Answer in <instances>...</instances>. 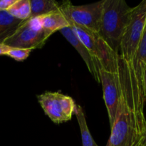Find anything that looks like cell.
<instances>
[{
    "instance_id": "obj_16",
    "label": "cell",
    "mask_w": 146,
    "mask_h": 146,
    "mask_svg": "<svg viewBox=\"0 0 146 146\" xmlns=\"http://www.w3.org/2000/svg\"><path fill=\"white\" fill-rule=\"evenodd\" d=\"M17 0H0V10L7 11L15 3Z\"/></svg>"
},
{
    "instance_id": "obj_15",
    "label": "cell",
    "mask_w": 146,
    "mask_h": 146,
    "mask_svg": "<svg viewBox=\"0 0 146 146\" xmlns=\"http://www.w3.org/2000/svg\"><path fill=\"white\" fill-rule=\"evenodd\" d=\"M34 49H31V48H11L7 56L14 58L17 61H23L29 56V54Z\"/></svg>"
},
{
    "instance_id": "obj_3",
    "label": "cell",
    "mask_w": 146,
    "mask_h": 146,
    "mask_svg": "<svg viewBox=\"0 0 146 146\" xmlns=\"http://www.w3.org/2000/svg\"><path fill=\"white\" fill-rule=\"evenodd\" d=\"M69 23L93 58L97 61L99 68L111 73H118V54L111 48L99 33L74 23Z\"/></svg>"
},
{
    "instance_id": "obj_9",
    "label": "cell",
    "mask_w": 146,
    "mask_h": 146,
    "mask_svg": "<svg viewBox=\"0 0 146 146\" xmlns=\"http://www.w3.org/2000/svg\"><path fill=\"white\" fill-rule=\"evenodd\" d=\"M62 35L65 37L66 39L71 44L73 47L77 51V52L80 54L81 58H83L85 62L88 71L91 73L96 81L98 83H101L99 75V66L97 61L94 59L89 53L88 50L84 45V43L81 41L75 31H74L71 26L66 27L60 31Z\"/></svg>"
},
{
    "instance_id": "obj_1",
    "label": "cell",
    "mask_w": 146,
    "mask_h": 146,
    "mask_svg": "<svg viewBox=\"0 0 146 146\" xmlns=\"http://www.w3.org/2000/svg\"><path fill=\"white\" fill-rule=\"evenodd\" d=\"M118 74L121 101L106 146H141L146 124L143 88L137 82L132 61L128 62L119 55Z\"/></svg>"
},
{
    "instance_id": "obj_8",
    "label": "cell",
    "mask_w": 146,
    "mask_h": 146,
    "mask_svg": "<svg viewBox=\"0 0 146 146\" xmlns=\"http://www.w3.org/2000/svg\"><path fill=\"white\" fill-rule=\"evenodd\" d=\"M99 75L104 91V99L111 128L115 121L121 101L119 74L118 72L111 73L99 68Z\"/></svg>"
},
{
    "instance_id": "obj_2",
    "label": "cell",
    "mask_w": 146,
    "mask_h": 146,
    "mask_svg": "<svg viewBox=\"0 0 146 146\" xmlns=\"http://www.w3.org/2000/svg\"><path fill=\"white\" fill-rule=\"evenodd\" d=\"M133 8L124 0H104L99 34L118 54L121 39L129 23Z\"/></svg>"
},
{
    "instance_id": "obj_18",
    "label": "cell",
    "mask_w": 146,
    "mask_h": 146,
    "mask_svg": "<svg viewBox=\"0 0 146 146\" xmlns=\"http://www.w3.org/2000/svg\"><path fill=\"white\" fill-rule=\"evenodd\" d=\"M143 89L146 102V63H144L143 64Z\"/></svg>"
},
{
    "instance_id": "obj_7",
    "label": "cell",
    "mask_w": 146,
    "mask_h": 146,
    "mask_svg": "<svg viewBox=\"0 0 146 146\" xmlns=\"http://www.w3.org/2000/svg\"><path fill=\"white\" fill-rule=\"evenodd\" d=\"M38 101L46 115L56 124L70 121L76 106L71 97L60 92H45L38 96Z\"/></svg>"
},
{
    "instance_id": "obj_4",
    "label": "cell",
    "mask_w": 146,
    "mask_h": 146,
    "mask_svg": "<svg viewBox=\"0 0 146 146\" xmlns=\"http://www.w3.org/2000/svg\"><path fill=\"white\" fill-rule=\"evenodd\" d=\"M146 27V0L133 8L131 19L121 39L118 55L128 62L133 61Z\"/></svg>"
},
{
    "instance_id": "obj_12",
    "label": "cell",
    "mask_w": 146,
    "mask_h": 146,
    "mask_svg": "<svg viewBox=\"0 0 146 146\" xmlns=\"http://www.w3.org/2000/svg\"><path fill=\"white\" fill-rule=\"evenodd\" d=\"M31 17L36 18L59 11L60 4L54 0H30Z\"/></svg>"
},
{
    "instance_id": "obj_13",
    "label": "cell",
    "mask_w": 146,
    "mask_h": 146,
    "mask_svg": "<svg viewBox=\"0 0 146 146\" xmlns=\"http://www.w3.org/2000/svg\"><path fill=\"white\" fill-rule=\"evenodd\" d=\"M74 113L76 116L77 121L79 125L83 146H98L94 140L93 139L91 134L90 133L82 107L79 105L76 106Z\"/></svg>"
},
{
    "instance_id": "obj_14",
    "label": "cell",
    "mask_w": 146,
    "mask_h": 146,
    "mask_svg": "<svg viewBox=\"0 0 146 146\" xmlns=\"http://www.w3.org/2000/svg\"><path fill=\"white\" fill-rule=\"evenodd\" d=\"M7 11L14 18L26 21L31 17L30 0H17Z\"/></svg>"
},
{
    "instance_id": "obj_19",
    "label": "cell",
    "mask_w": 146,
    "mask_h": 146,
    "mask_svg": "<svg viewBox=\"0 0 146 146\" xmlns=\"http://www.w3.org/2000/svg\"><path fill=\"white\" fill-rule=\"evenodd\" d=\"M141 146H146V124L145 128H144V131L143 132L142 137H141V143H140Z\"/></svg>"
},
{
    "instance_id": "obj_17",
    "label": "cell",
    "mask_w": 146,
    "mask_h": 146,
    "mask_svg": "<svg viewBox=\"0 0 146 146\" xmlns=\"http://www.w3.org/2000/svg\"><path fill=\"white\" fill-rule=\"evenodd\" d=\"M11 49V47L5 44H0V56L5 55L8 54L9 51Z\"/></svg>"
},
{
    "instance_id": "obj_11",
    "label": "cell",
    "mask_w": 146,
    "mask_h": 146,
    "mask_svg": "<svg viewBox=\"0 0 146 146\" xmlns=\"http://www.w3.org/2000/svg\"><path fill=\"white\" fill-rule=\"evenodd\" d=\"M24 21L14 18L7 11L0 10V44L12 36Z\"/></svg>"
},
{
    "instance_id": "obj_6",
    "label": "cell",
    "mask_w": 146,
    "mask_h": 146,
    "mask_svg": "<svg viewBox=\"0 0 146 146\" xmlns=\"http://www.w3.org/2000/svg\"><path fill=\"white\" fill-rule=\"evenodd\" d=\"M48 38L41 25L40 17H36L24 21L4 44L11 48L34 50L41 48Z\"/></svg>"
},
{
    "instance_id": "obj_5",
    "label": "cell",
    "mask_w": 146,
    "mask_h": 146,
    "mask_svg": "<svg viewBox=\"0 0 146 146\" xmlns=\"http://www.w3.org/2000/svg\"><path fill=\"white\" fill-rule=\"evenodd\" d=\"M104 1L85 5H74L66 1L60 4V11L69 22L99 33L102 19Z\"/></svg>"
},
{
    "instance_id": "obj_10",
    "label": "cell",
    "mask_w": 146,
    "mask_h": 146,
    "mask_svg": "<svg viewBox=\"0 0 146 146\" xmlns=\"http://www.w3.org/2000/svg\"><path fill=\"white\" fill-rule=\"evenodd\" d=\"M40 20L48 37L51 36L56 31H60L70 26L69 21L60 10L40 17Z\"/></svg>"
}]
</instances>
